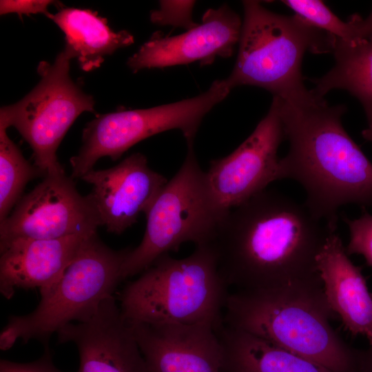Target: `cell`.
Listing matches in <instances>:
<instances>
[{"label":"cell","instance_id":"6da1fadb","mask_svg":"<svg viewBox=\"0 0 372 372\" xmlns=\"http://www.w3.org/2000/svg\"><path fill=\"white\" fill-rule=\"evenodd\" d=\"M333 232L304 203L265 189L228 212L212 244L229 289L322 294L316 260Z\"/></svg>","mask_w":372,"mask_h":372},{"label":"cell","instance_id":"7a4b0ae2","mask_svg":"<svg viewBox=\"0 0 372 372\" xmlns=\"http://www.w3.org/2000/svg\"><path fill=\"white\" fill-rule=\"evenodd\" d=\"M278 100L289 144L279 159L278 180L298 183L312 215L336 231L342 206L372 207V162L342 125L344 105H329L311 91L304 98Z\"/></svg>","mask_w":372,"mask_h":372},{"label":"cell","instance_id":"3957f363","mask_svg":"<svg viewBox=\"0 0 372 372\" xmlns=\"http://www.w3.org/2000/svg\"><path fill=\"white\" fill-rule=\"evenodd\" d=\"M324 294L291 289L230 291L223 323L260 338L333 372H358V350L331 327Z\"/></svg>","mask_w":372,"mask_h":372},{"label":"cell","instance_id":"277c9868","mask_svg":"<svg viewBox=\"0 0 372 372\" xmlns=\"http://www.w3.org/2000/svg\"><path fill=\"white\" fill-rule=\"evenodd\" d=\"M229 292L211 243L183 258L159 257L125 287L120 309L131 323L204 322L219 329Z\"/></svg>","mask_w":372,"mask_h":372},{"label":"cell","instance_id":"5b68a950","mask_svg":"<svg viewBox=\"0 0 372 372\" xmlns=\"http://www.w3.org/2000/svg\"><path fill=\"white\" fill-rule=\"evenodd\" d=\"M237 59L225 79L232 90L253 85L283 100L306 97L302 74L304 54L332 53L335 37L313 27L296 14L273 12L258 1H243Z\"/></svg>","mask_w":372,"mask_h":372},{"label":"cell","instance_id":"8992f818","mask_svg":"<svg viewBox=\"0 0 372 372\" xmlns=\"http://www.w3.org/2000/svg\"><path fill=\"white\" fill-rule=\"evenodd\" d=\"M132 249L114 250L96 232L87 236L58 282L41 293L36 309L23 316H12L0 334V349H10L18 339L49 338L68 324L90 319L101 303L113 294L123 280V262Z\"/></svg>","mask_w":372,"mask_h":372},{"label":"cell","instance_id":"52a82bcc","mask_svg":"<svg viewBox=\"0 0 372 372\" xmlns=\"http://www.w3.org/2000/svg\"><path fill=\"white\" fill-rule=\"evenodd\" d=\"M193 145H187L181 167L145 214L143 238L123 262V280L142 273L159 257L178 251L183 243L198 246L216 239L228 212L216 200Z\"/></svg>","mask_w":372,"mask_h":372},{"label":"cell","instance_id":"ba28073f","mask_svg":"<svg viewBox=\"0 0 372 372\" xmlns=\"http://www.w3.org/2000/svg\"><path fill=\"white\" fill-rule=\"evenodd\" d=\"M71 60L63 50L54 63L40 62L37 85L19 101L0 110V126L19 132L32 149L34 165L45 176L65 172L57 158L58 147L76 118L94 112L92 96L70 77Z\"/></svg>","mask_w":372,"mask_h":372},{"label":"cell","instance_id":"9c48e42d","mask_svg":"<svg viewBox=\"0 0 372 372\" xmlns=\"http://www.w3.org/2000/svg\"><path fill=\"white\" fill-rule=\"evenodd\" d=\"M225 79L216 80L205 92L193 98L147 109L118 111L96 117L83 130L82 145L71 157V177L81 178L97 161H116L137 143L156 134L178 130L187 145L194 144L204 116L229 93Z\"/></svg>","mask_w":372,"mask_h":372},{"label":"cell","instance_id":"30bf717a","mask_svg":"<svg viewBox=\"0 0 372 372\" xmlns=\"http://www.w3.org/2000/svg\"><path fill=\"white\" fill-rule=\"evenodd\" d=\"M0 223V244L91 234L101 226L90 195L82 196L65 172L47 174Z\"/></svg>","mask_w":372,"mask_h":372},{"label":"cell","instance_id":"8fae6325","mask_svg":"<svg viewBox=\"0 0 372 372\" xmlns=\"http://www.w3.org/2000/svg\"><path fill=\"white\" fill-rule=\"evenodd\" d=\"M285 138L279 100L273 97L267 115L228 156L212 160L206 172L216 200L229 212L278 180V149Z\"/></svg>","mask_w":372,"mask_h":372},{"label":"cell","instance_id":"7c38bea8","mask_svg":"<svg viewBox=\"0 0 372 372\" xmlns=\"http://www.w3.org/2000/svg\"><path fill=\"white\" fill-rule=\"evenodd\" d=\"M242 22L227 4L209 9L202 23L185 32L165 36L156 32L127 61L136 73L143 69L163 68L198 61L211 64L217 56H231L239 42Z\"/></svg>","mask_w":372,"mask_h":372},{"label":"cell","instance_id":"4fadbf2b","mask_svg":"<svg viewBox=\"0 0 372 372\" xmlns=\"http://www.w3.org/2000/svg\"><path fill=\"white\" fill-rule=\"evenodd\" d=\"M81 179L92 185L89 194L101 226L121 234L147 212L167 183L162 174L148 165L146 156L134 153L116 165L92 169Z\"/></svg>","mask_w":372,"mask_h":372},{"label":"cell","instance_id":"5bb4252c","mask_svg":"<svg viewBox=\"0 0 372 372\" xmlns=\"http://www.w3.org/2000/svg\"><path fill=\"white\" fill-rule=\"evenodd\" d=\"M129 323L148 372H222V347L213 324Z\"/></svg>","mask_w":372,"mask_h":372},{"label":"cell","instance_id":"9a60e30c","mask_svg":"<svg viewBox=\"0 0 372 372\" xmlns=\"http://www.w3.org/2000/svg\"><path fill=\"white\" fill-rule=\"evenodd\" d=\"M56 333L59 342L76 345V372H148L132 327L114 296L88 320L68 324Z\"/></svg>","mask_w":372,"mask_h":372},{"label":"cell","instance_id":"2e32d148","mask_svg":"<svg viewBox=\"0 0 372 372\" xmlns=\"http://www.w3.org/2000/svg\"><path fill=\"white\" fill-rule=\"evenodd\" d=\"M91 234L55 239L17 238L0 244L1 294L10 299L19 289L37 288L40 293L48 291L61 278L85 239Z\"/></svg>","mask_w":372,"mask_h":372},{"label":"cell","instance_id":"e0dca14e","mask_svg":"<svg viewBox=\"0 0 372 372\" xmlns=\"http://www.w3.org/2000/svg\"><path fill=\"white\" fill-rule=\"evenodd\" d=\"M327 300L353 335L372 342V293L360 267L349 259L342 240L331 233L317 256Z\"/></svg>","mask_w":372,"mask_h":372},{"label":"cell","instance_id":"ac0fdd59","mask_svg":"<svg viewBox=\"0 0 372 372\" xmlns=\"http://www.w3.org/2000/svg\"><path fill=\"white\" fill-rule=\"evenodd\" d=\"M48 17L65 34L63 50L86 72L99 68L105 56L134 42L128 31H113L106 19L89 9L65 8Z\"/></svg>","mask_w":372,"mask_h":372},{"label":"cell","instance_id":"d6986e66","mask_svg":"<svg viewBox=\"0 0 372 372\" xmlns=\"http://www.w3.org/2000/svg\"><path fill=\"white\" fill-rule=\"evenodd\" d=\"M217 333L223 351L222 372H333L224 323Z\"/></svg>","mask_w":372,"mask_h":372},{"label":"cell","instance_id":"ffe728a7","mask_svg":"<svg viewBox=\"0 0 372 372\" xmlns=\"http://www.w3.org/2000/svg\"><path fill=\"white\" fill-rule=\"evenodd\" d=\"M334 66L315 79L311 92L318 97L334 89L347 90L358 99L365 114L372 110V37L354 41L335 38Z\"/></svg>","mask_w":372,"mask_h":372},{"label":"cell","instance_id":"44dd1931","mask_svg":"<svg viewBox=\"0 0 372 372\" xmlns=\"http://www.w3.org/2000/svg\"><path fill=\"white\" fill-rule=\"evenodd\" d=\"M7 129L0 126V222L9 216L21 198L28 183L45 176L24 158L8 135Z\"/></svg>","mask_w":372,"mask_h":372},{"label":"cell","instance_id":"7402d4cb","mask_svg":"<svg viewBox=\"0 0 372 372\" xmlns=\"http://www.w3.org/2000/svg\"><path fill=\"white\" fill-rule=\"evenodd\" d=\"M295 14L315 28L344 41L356 40L352 20L343 21L320 0H285Z\"/></svg>","mask_w":372,"mask_h":372},{"label":"cell","instance_id":"603a6c76","mask_svg":"<svg viewBox=\"0 0 372 372\" xmlns=\"http://www.w3.org/2000/svg\"><path fill=\"white\" fill-rule=\"evenodd\" d=\"M342 218L350 234L349 242L345 247L347 254L362 255L366 264L372 267V214L365 207H362L359 218L350 219L343 215Z\"/></svg>","mask_w":372,"mask_h":372},{"label":"cell","instance_id":"cb8c5ba5","mask_svg":"<svg viewBox=\"0 0 372 372\" xmlns=\"http://www.w3.org/2000/svg\"><path fill=\"white\" fill-rule=\"evenodd\" d=\"M160 7L150 13V20L159 25L182 27L187 30L198 24L192 20L194 1H160Z\"/></svg>","mask_w":372,"mask_h":372},{"label":"cell","instance_id":"d4e9b609","mask_svg":"<svg viewBox=\"0 0 372 372\" xmlns=\"http://www.w3.org/2000/svg\"><path fill=\"white\" fill-rule=\"evenodd\" d=\"M0 372H63L57 369L52 362V355L48 346L39 359L27 363L1 360Z\"/></svg>","mask_w":372,"mask_h":372},{"label":"cell","instance_id":"484cf974","mask_svg":"<svg viewBox=\"0 0 372 372\" xmlns=\"http://www.w3.org/2000/svg\"><path fill=\"white\" fill-rule=\"evenodd\" d=\"M54 2L49 0H1L0 14L17 13L21 15L39 13L48 17L50 14L48 7Z\"/></svg>","mask_w":372,"mask_h":372},{"label":"cell","instance_id":"4316f807","mask_svg":"<svg viewBox=\"0 0 372 372\" xmlns=\"http://www.w3.org/2000/svg\"><path fill=\"white\" fill-rule=\"evenodd\" d=\"M351 19L355 27L356 40L372 37V11L365 19L358 14L352 15Z\"/></svg>","mask_w":372,"mask_h":372},{"label":"cell","instance_id":"83f0119b","mask_svg":"<svg viewBox=\"0 0 372 372\" xmlns=\"http://www.w3.org/2000/svg\"><path fill=\"white\" fill-rule=\"evenodd\" d=\"M358 372H372V342L366 349L358 351Z\"/></svg>","mask_w":372,"mask_h":372},{"label":"cell","instance_id":"f1b7e54d","mask_svg":"<svg viewBox=\"0 0 372 372\" xmlns=\"http://www.w3.org/2000/svg\"><path fill=\"white\" fill-rule=\"evenodd\" d=\"M366 116L368 121V127L362 130V137L370 142H372V110L366 113Z\"/></svg>","mask_w":372,"mask_h":372}]
</instances>
